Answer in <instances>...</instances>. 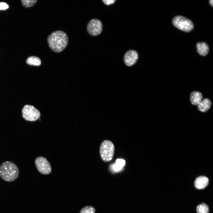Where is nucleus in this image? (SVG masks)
Here are the masks:
<instances>
[{"instance_id": "obj_1", "label": "nucleus", "mask_w": 213, "mask_h": 213, "mask_svg": "<svg viewBox=\"0 0 213 213\" xmlns=\"http://www.w3.org/2000/svg\"><path fill=\"white\" fill-rule=\"evenodd\" d=\"M47 40L49 46L52 51L55 52H60L66 48L69 39L65 32L57 30L49 35Z\"/></svg>"}, {"instance_id": "obj_2", "label": "nucleus", "mask_w": 213, "mask_h": 213, "mask_svg": "<svg viewBox=\"0 0 213 213\" xmlns=\"http://www.w3.org/2000/svg\"><path fill=\"white\" fill-rule=\"evenodd\" d=\"M19 170L17 167L13 163L6 161L0 166V176L4 180L7 182L15 180L18 177Z\"/></svg>"}, {"instance_id": "obj_3", "label": "nucleus", "mask_w": 213, "mask_h": 213, "mask_svg": "<svg viewBox=\"0 0 213 213\" xmlns=\"http://www.w3.org/2000/svg\"><path fill=\"white\" fill-rule=\"evenodd\" d=\"M114 147L110 141L105 140L101 143L100 149V153L101 158L105 162L111 160L113 157Z\"/></svg>"}, {"instance_id": "obj_4", "label": "nucleus", "mask_w": 213, "mask_h": 213, "mask_svg": "<svg viewBox=\"0 0 213 213\" xmlns=\"http://www.w3.org/2000/svg\"><path fill=\"white\" fill-rule=\"evenodd\" d=\"M174 25L182 31L189 32L193 28L192 22L188 19L181 16L175 17L172 20Z\"/></svg>"}, {"instance_id": "obj_5", "label": "nucleus", "mask_w": 213, "mask_h": 213, "mask_svg": "<svg viewBox=\"0 0 213 213\" xmlns=\"http://www.w3.org/2000/svg\"><path fill=\"white\" fill-rule=\"evenodd\" d=\"M22 116L26 120L29 121L37 120L40 117L39 111L34 106L26 105L24 106L22 110Z\"/></svg>"}, {"instance_id": "obj_6", "label": "nucleus", "mask_w": 213, "mask_h": 213, "mask_svg": "<svg viewBox=\"0 0 213 213\" xmlns=\"http://www.w3.org/2000/svg\"><path fill=\"white\" fill-rule=\"evenodd\" d=\"M36 166L39 172L44 175L50 174L51 171V168L49 162L44 157L39 156L35 161Z\"/></svg>"}, {"instance_id": "obj_7", "label": "nucleus", "mask_w": 213, "mask_h": 213, "mask_svg": "<svg viewBox=\"0 0 213 213\" xmlns=\"http://www.w3.org/2000/svg\"><path fill=\"white\" fill-rule=\"evenodd\" d=\"M87 29L90 35L93 36H98L101 33L102 30V23L98 19H92L88 22Z\"/></svg>"}, {"instance_id": "obj_8", "label": "nucleus", "mask_w": 213, "mask_h": 213, "mask_svg": "<svg viewBox=\"0 0 213 213\" xmlns=\"http://www.w3.org/2000/svg\"><path fill=\"white\" fill-rule=\"evenodd\" d=\"M138 58V55L137 51L133 50H129L124 55V62L127 66H131L135 63Z\"/></svg>"}, {"instance_id": "obj_9", "label": "nucleus", "mask_w": 213, "mask_h": 213, "mask_svg": "<svg viewBox=\"0 0 213 213\" xmlns=\"http://www.w3.org/2000/svg\"><path fill=\"white\" fill-rule=\"evenodd\" d=\"M208 178L205 176H200L197 178L194 182L195 187L198 189H202L206 187L208 184Z\"/></svg>"}, {"instance_id": "obj_10", "label": "nucleus", "mask_w": 213, "mask_h": 213, "mask_svg": "<svg viewBox=\"0 0 213 213\" xmlns=\"http://www.w3.org/2000/svg\"><path fill=\"white\" fill-rule=\"evenodd\" d=\"M202 93L198 91H193L190 95V100L191 103L194 105H198L202 100Z\"/></svg>"}, {"instance_id": "obj_11", "label": "nucleus", "mask_w": 213, "mask_h": 213, "mask_svg": "<svg viewBox=\"0 0 213 213\" xmlns=\"http://www.w3.org/2000/svg\"><path fill=\"white\" fill-rule=\"evenodd\" d=\"M211 105L212 102L210 100L206 98L202 100L197 105V108L200 111L205 112L207 111L209 109Z\"/></svg>"}, {"instance_id": "obj_12", "label": "nucleus", "mask_w": 213, "mask_h": 213, "mask_svg": "<svg viewBox=\"0 0 213 213\" xmlns=\"http://www.w3.org/2000/svg\"><path fill=\"white\" fill-rule=\"evenodd\" d=\"M196 48L198 53L202 56H206L209 51V46L204 42L198 43L196 44Z\"/></svg>"}, {"instance_id": "obj_13", "label": "nucleus", "mask_w": 213, "mask_h": 213, "mask_svg": "<svg viewBox=\"0 0 213 213\" xmlns=\"http://www.w3.org/2000/svg\"><path fill=\"white\" fill-rule=\"evenodd\" d=\"M26 63L30 65L39 66L41 64V61L38 57L32 56L30 57L27 58Z\"/></svg>"}, {"instance_id": "obj_14", "label": "nucleus", "mask_w": 213, "mask_h": 213, "mask_svg": "<svg viewBox=\"0 0 213 213\" xmlns=\"http://www.w3.org/2000/svg\"><path fill=\"white\" fill-rule=\"evenodd\" d=\"M196 211L197 213H208L209 208L206 204L202 203L197 206Z\"/></svg>"}, {"instance_id": "obj_15", "label": "nucleus", "mask_w": 213, "mask_h": 213, "mask_svg": "<svg viewBox=\"0 0 213 213\" xmlns=\"http://www.w3.org/2000/svg\"><path fill=\"white\" fill-rule=\"evenodd\" d=\"M96 210L93 206H86L83 208L80 211V213H95Z\"/></svg>"}, {"instance_id": "obj_16", "label": "nucleus", "mask_w": 213, "mask_h": 213, "mask_svg": "<svg viewBox=\"0 0 213 213\" xmlns=\"http://www.w3.org/2000/svg\"><path fill=\"white\" fill-rule=\"evenodd\" d=\"M37 0H22L21 2L23 6L26 7H30L34 5Z\"/></svg>"}, {"instance_id": "obj_17", "label": "nucleus", "mask_w": 213, "mask_h": 213, "mask_svg": "<svg viewBox=\"0 0 213 213\" xmlns=\"http://www.w3.org/2000/svg\"><path fill=\"white\" fill-rule=\"evenodd\" d=\"M116 164L122 168L125 164V161L122 159H117L116 161Z\"/></svg>"}, {"instance_id": "obj_18", "label": "nucleus", "mask_w": 213, "mask_h": 213, "mask_svg": "<svg viewBox=\"0 0 213 213\" xmlns=\"http://www.w3.org/2000/svg\"><path fill=\"white\" fill-rule=\"evenodd\" d=\"M9 8L8 5L3 2H0V10H5Z\"/></svg>"}, {"instance_id": "obj_19", "label": "nucleus", "mask_w": 213, "mask_h": 213, "mask_svg": "<svg viewBox=\"0 0 213 213\" xmlns=\"http://www.w3.org/2000/svg\"><path fill=\"white\" fill-rule=\"evenodd\" d=\"M104 3L107 5H109L113 4L115 1V0H102Z\"/></svg>"}, {"instance_id": "obj_20", "label": "nucleus", "mask_w": 213, "mask_h": 213, "mask_svg": "<svg viewBox=\"0 0 213 213\" xmlns=\"http://www.w3.org/2000/svg\"><path fill=\"white\" fill-rule=\"evenodd\" d=\"M112 167L113 170L115 172H118L120 170L122 169L121 168L118 166L116 163L114 164Z\"/></svg>"}, {"instance_id": "obj_21", "label": "nucleus", "mask_w": 213, "mask_h": 213, "mask_svg": "<svg viewBox=\"0 0 213 213\" xmlns=\"http://www.w3.org/2000/svg\"><path fill=\"white\" fill-rule=\"evenodd\" d=\"M209 3L212 6H213V1L212 0H210L209 1Z\"/></svg>"}]
</instances>
